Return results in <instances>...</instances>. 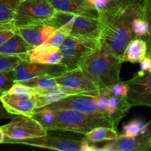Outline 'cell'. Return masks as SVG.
Here are the masks:
<instances>
[{
	"label": "cell",
	"mask_w": 151,
	"mask_h": 151,
	"mask_svg": "<svg viewBox=\"0 0 151 151\" xmlns=\"http://www.w3.org/2000/svg\"><path fill=\"white\" fill-rule=\"evenodd\" d=\"M86 1L93 6L94 8L97 9L98 11L106 7L111 2V0H86Z\"/></svg>",
	"instance_id": "1f68e13d"
},
{
	"label": "cell",
	"mask_w": 151,
	"mask_h": 151,
	"mask_svg": "<svg viewBox=\"0 0 151 151\" xmlns=\"http://www.w3.org/2000/svg\"><path fill=\"white\" fill-rule=\"evenodd\" d=\"M18 83H21L24 85L27 86L38 92L52 89L58 86L56 81H55L54 76H50V75H43V76L32 78Z\"/></svg>",
	"instance_id": "44dd1931"
},
{
	"label": "cell",
	"mask_w": 151,
	"mask_h": 151,
	"mask_svg": "<svg viewBox=\"0 0 151 151\" xmlns=\"http://www.w3.org/2000/svg\"><path fill=\"white\" fill-rule=\"evenodd\" d=\"M23 60H29V59L15 55L0 54V71L14 70Z\"/></svg>",
	"instance_id": "d4e9b609"
},
{
	"label": "cell",
	"mask_w": 151,
	"mask_h": 151,
	"mask_svg": "<svg viewBox=\"0 0 151 151\" xmlns=\"http://www.w3.org/2000/svg\"><path fill=\"white\" fill-rule=\"evenodd\" d=\"M0 100L4 109L12 115L31 116L36 109L34 97H18L7 92L0 94Z\"/></svg>",
	"instance_id": "5bb4252c"
},
{
	"label": "cell",
	"mask_w": 151,
	"mask_h": 151,
	"mask_svg": "<svg viewBox=\"0 0 151 151\" xmlns=\"http://www.w3.org/2000/svg\"><path fill=\"white\" fill-rule=\"evenodd\" d=\"M132 107L126 97L115 95L111 91L107 97L106 114L115 126H117L119 121L128 113Z\"/></svg>",
	"instance_id": "2e32d148"
},
{
	"label": "cell",
	"mask_w": 151,
	"mask_h": 151,
	"mask_svg": "<svg viewBox=\"0 0 151 151\" xmlns=\"http://www.w3.org/2000/svg\"><path fill=\"white\" fill-rule=\"evenodd\" d=\"M14 144H22L60 151H82L83 142L70 137L49 136L47 134L44 137L16 142Z\"/></svg>",
	"instance_id": "30bf717a"
},
{
	"label": "cell",
	"mask_w": 151,
	"mask_h": 151,
	"mask_svg": "<svg viewBox=\"0 0 151 151\" xmlns=\"http://www.w3.org/2000/svg\"><path fill=\"white\" fill-rule=\"evenodd\" d=\"M140 68L142 72H151V60L150 55H146L140 61Z\"/></svg>",
	"instance_id": "d6a6232c"
},
{
	"label": "cell",
	"mask_w": 151,
	"mask_h": 151,
	"mask_svg": "<svg viewBox=\"0 0 151 151\" xmlns=\"http://www.w3.org/2000/svg\"><path fill=\"white\" fill-rule=\"evenodd\" d=\"M122 63L120 57L101 43L98 48L83 59L79 68L95 83L99 88H109L121 81Z\"/></svg>",
	"instance_id": "7a4b0ae2"
},
{
	"label": "cell",
	"mask_w": 151,
	"mask_h": 151,
	"mask_svg": "<svg viewBox=\"0 0 151 151\" xmlns=\"http://www.w3.org/2000/svg\"><path fill=\"white\" fill-rule=\"evenodd\" d=\"M151 72L139 71L125 81L128 86L126 99L131 106H151Z\"/></svg>",
	"instance_id": "52a82bcc"
},
{
	"label": "cell",
	"mask_w": 151,
	"mask_h": 151,
	"mask_svg": "<svg viewBox=\"0 0 151 151\" xmlns=\"http://www.w3.org/2000/svg\"><path fill=\"white\" fill-rule=\"evenodd\" d=\"M97 94H74L54 102L47 106L72 109L82 113L107 118L99 106Z\"/></svg>",
	"instance_id": "ba28073f"
},
{
	"label": "cell",
	"mask_w": 151,
	"mask_h": 151,
	"mask_svg": "<svg viewBox=\"0 0 151 151\" xmlns=\"http://www.w3.org/2000/svg\"><path fill=\"white\" fill-rule=\"evenodd\" d=\"M111 91H112L114 94L121 97H126L127 94L128 92V86L125 82H118L114 85L111 86L110 87Z\"/></svg>",
	"instance_id": "4dcf8cb0"
},
{
	"label": "cell",
	"mask_w": 151,
	"mask_h": 151,
	"mask_svg": "<svg viewBox=\"0 0 151 151\" xmlns=\"http://www.w3.org/2000/svg\"><path fill=\"white\" fill-rule=\"evenodd\" d=\"M31 50L32 47L16 31L9 39L0 46V54L15 55L29 59L28 52Z\"/></svg>",
	"instance_id": "ac0fdd59"
},
{
	"label": "cell",
	"mask_w": 151,
	"mask_h": 151,
	"mask_svg": "<svg viewBox=\"0 0 151 151\" xmlns=\"http://www.w3.org/2000/svg\"><path fill=\"white\" fill-rule=\"evenodd\" d=\"M22 0H0V22H13Z\"/></svg>",
	"instance_id": "cb8c5ba5"
},
{
	"label": "cell",
	"mask_w": 151,
	"mask_h": 151,
	"mask_svg": "<svg viewBox=\"0 0 151 151\" xmlns=\"http://www.w3.org/2000/svg\"><path fill=\"white\" fill-rule=\"evenodd\" d=\"M55 30L56 29L46 22L22 25L17 27L16 29L32 49L47 41Z\"/></svg>",
	"instance_id": "4fadbf2b"
},
{
	"label": "cell",
	"mask_w": 151,
	"mask_h": 151,
	"mask_svg": "<svg viewBox=\"0 0 151 151\" xmlns=\"http://www.w3.org/2000/svg\"><path fill=\"white\" fill-rule=\"evenodd\" d=\"M117 136V131L115 128L98 127L86 134L83 139L90 143H98L114 140Z\"/></svg>",
	"instance_id": "ffe728a7"
},
{
	"label": "cell",
	"mask_w": 151,
	"mask_h": 151,
	"mask_svg": "<svg viewBox=\"0 0 151 151\" xmlns=\"http://www.w3.org/2000/svg\"><path fill=\"white\" fill-rule=\"evenodd\" d=\"M75 15L77 14L68 13V12L55 10L52 16L46 22V23L49 24L52 27H53L55 29H57L66 24V23H68Z\"/></svg>",
	"instance_id": "484cf974"
},
{
	"label": "cell",
	"mask_w": 151,
	"mask_h": 151,
	"mask_svg": "<svg viewBox=\"0 0 151 151\" xmlns=\"http://www.w3.org/2000/svg\"><path fill=\"white\" fill-rule=\"evenodd\" d=\"M16 83L13 71H0V94L7 92Z\"/></svg>",
	"instance_id": "f1b7e54d"
},
{
	"label": "cell",
	"mask_w": 151,
	"mask_h": 151,
	"mask_svg": "<svg viewBox=\"0 0 151 151\" xmlns=\"http://www.w3.org/2000/svg\"><path fill=\"white\" fill-rule=\"evenodd\" d=\"M4 143H12L47 135V130L31 116L17 115L7 124L1 126Z\"/></svg>",
	"instance_id": "277c9868"
},
{
	"label": "cell",
	"mask_w": 151,
	"mask_h": 151,
	"mask_svg": "<svg viewBox=\"0 0 151 151\" xmlns=\"http://www.w3.org/2000/svg\"><path fill=\"white\" fill-rule=\"evenodd\" d=\"M78 94L69 89L63 88V87L58 86L53 88L52 89L46 90V91H39L35 95V101H36V109L44 107L54 102L58 101L59 100L65 98L69 96Z\"/></svg>",
	"instance_id": "d6986e66"
},
{
	"label": "cell",
	"mask_w": 151,
	"mask_h": 151,
	"mask_svg": "<svg viewBox=\"0 0 151 151\" xmlns=\"http://www.w3.org/2000/svg\"><path fill=\"white\" fill-rule=\"evenodd\" d=\"M62 27L72 35L101 41L102 26L100 19L97 18L75 15L68 23Z\"/></svg>",
	"instance_id": "7c38bea8"
},
{
	"label": "cell",
	"mask_w": 151,
	"mask_h": 151,
	"mask_svg": "<svg viewBox=\"0 0 151 151\" xmlns=\"http://www.w3.org/2000/svg\"><path fill=\"white\" fill-rule=\"evenodd\" d=\"M151 149L150 131L137 137L118 135L115 139L106 141L97 151H145Z\"/></svg>",
	"instance_id": "9c48e42d"
},
{
	"label": "cell",
	"mask_w": 151,
	"mask_h": 151,
	"mask_svg": "<svg viewBox=\"0 0 151 151\" xmlns=\"http://www.w3.org/2000/svg\"><path fill=\"white\" fill-rule=\"evenodd\" d=\"M31 116L38 121L47 131H70L85 135L98 127L116 129L114 124L107 118L69 109L44 106L35 109Z\"/></svg>",
	"instance_id": "6da1fadb"
},
{
	"label": "cell",
	"mask_w": 151,
	"mask_h": 151,
	"mask_svg": "<svg viewBox=\"0 0 151 151\" xmlns=\"http://www.w3.org/2000/svg\"><path fill=\"white\" fill-rule=\"evenodd\" d=\"M28 58L31 62L47 65L58 64L60 63L62 60V56L59 50L37 54H29Z\"/></svg>",
	"instance_id": "7402d4cb"
},
{
	"label": "cell",
	"mask_w": 151,
	"mask_h": 151,
	"mask_svg": "<svg viewBox=\"0 0 151 151\" xmlns=\"http://www.w3.org/2000/svg\"><path fill=\"white\" fill-rule=\"evenodd\" d=\"M100 44V40L69 34L59 48L62 56L60 63L67 70L79 67L83 59L98 48Z\"/></svg>",
	"instance_id": "3957f363"
},
{
	"label": "cell",
	"mask_w": 151,
	"mask_h": 151,
	"mask_svg": "<svg viewBox=\"0 0 151 151\" xmlns=\"http://www.w3.org/2000/svg\"><path fill=\"white\" fill-rule=\"evenodd\" d=\"M55 10L99 19L98 10L86 0H47Z\"/></svg>",
	"instance_id": "9a60e30c"
},
{
	"label": "cell",
	"mask_w": 151,
	"mask_h": 151,
	"mask_svg": "<svg viewBox=\"0 0 151 151\" xmlns=\"http://www.w3.org/2000/svg\"><path fill=\"white\" fill-rule=\"evenodd\" d=\"M66 70V67L62 63L47 65L33 63L29 60H23L13 70V73L15 81L18 83L43 75L56 76Z\"/></svg>",
	"instance_id": "8fae6325"
},
{
	"label": "cell",
	"mask_w": 151,
	"mask_h": 151,
	"mask_svg": "<svg viewBox=\"0 0 151 151\" xmlns=\"http://www.w3.org/2000/svg\"><path fill=\"white\" fill-rule=\"evenodd\" d=\"M13 115H12L11 114L8 113V112L7 111V110L4 109V107L3 106L2 103H1V100H0V119H10V118L13 117Z\"/></svg>",
	"instance_id": "836d02e7"
},
{
	"label": "cell",
	"mask_w": 151,
	"mask_h": 151,
	"mask_svg": "<svg viewBox=\"0 0 151 151\" xmlns=\"http://www.w3.org/2000/svg\"><path fill=\"white\" fill-rule=\"evenodd\" d=\"M131 30L134 37L150 36L149 21L136 17L131 22Z\"/></svg>",
	"instance_id": "4316f807"
},
{
	"label": "cell",
	"mask_w": 151,
	"mask_h": 151,
	"mask_svg": "<svg viewBox=\"0 0 151 151\" xmlns=\"http://www.w3.org/2000/svg\"><path fill=\"white\" fill-rule=\"evenodd\" d=\"M7 92L18 97H34L38 91L21 83H15Z\"/></svg>",
	"instance_id": "83f0119b"
},
{
	"label": "cell",
	"mask_w": 151,
	"mask_h": 151,
	"mask_svg": "<svg viewBox=\"0 0 151 151\" xmlns=\"http://www.w3.org/2000/svg\"><path fill=\"white\" fill-rule=\"evenodd\" d=\"M55 10L47 0H22L13 22L16 27L29 24L46 22Z\"/></svg>",
	"instance_id": "5b68a950"
},
{
	"label": "cell",
	"mask_w": 151,
	"mask_h": 151,
	"mask_svg": "<svg viewBox=\"0 0 151 151\" xmlns=\"http://www.w3.org/2000/svg\"><path fill=\"white\" fill-rule=\"evenodd\" d=\"M54 79L58 85L76 94H96L100 89L95 83L79 67L65 71L54 76Z\"/></svg>",
	"instance_id": "8992f818"
},
{
	"label": "cell",
	"mask_w": 151,
	"mask_h": 151,
	"mask_svg": "<svg viewBox=\"0 0 151 151\" xmlns=\"http://www.w3.org/2000/svg\"><path fill=\"white\" fill-rule=\"evenodd\" d=\"M16 29L17 27L14 22H0V46L10 38L16 32Z\"/></svg>",
	"instance_id": "f546056e"
},
{
	"label": "cell",
	"mask_w": 151,
	"mask_h": 151,
	"mask_svg": "<svg viewBox=\"0 0 151 151\" xmlns=\"http://www.w3.org/2000/svg\"><path fill=\"white\" fill-rule=\"evenodd\" d=\"M4 134H3L2 130H1V127H0V144H1V143H4Z\"/></svg>",
	"instance_id": "e575fe53"
},
{
	"label": "cell",
	"mask_w": 151,
	"mask_h": 151,
	"mask_svg": "<svg viewBox=\"0 0 151 151\" xmlns=\"http://www.w3.org/2000/svg\"><path fill=\"white\" fill-rule=\"evenodd\" d=\"M150 131V122H145L139 119H133L124 125L122 135L128 137H137Z\"/></svg>",
	"instance_id": "603a6c76"
},
{
	"label": "cell",
	"mask_w": 151,
	"mask_h": 151,
	"mask_svg": "<svg viewBox=\"0 0 151 151\" xmlns=\"http://www.w3.org/2000/svg\"><path fill=\"white\" fill-rule=\"evenodd\" d=\"M147 41L142 39L141 37H134L129 41L124 50L121 57L122 62H130L132 63L141 61L147 52Z\"/></svg>",
	"instance_id": "e0dca14e"
}]
</instances>
